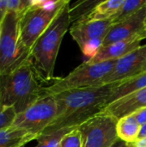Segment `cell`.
<instances>
[{
	"label": "cell",
	"mask_w": 146,
	"mask_h": 147,
	"mask_svg": "<svg viewBox=\"0 0 146 147\" xmlns=\"http://www.w3.org/2000/svg\"><path fill=\"white\" fill-rule=\"evenodd\" d=\"M16 116L17 114L15 109L5 106L0 96V130L11 127L14 124Z\"/></svg>",
	"instance_id": "21"
},
{
	"label": "cell",
	"mask_w": 146,
	"mask_h": 147,
	"mask_svg": "<svg viewBox=\"0 0 146 147\" xmlns=\"http://www.w3.org/2000/svg\"><path fill=\"white\" fill-rule=\"evenodd\" d=\"M76 127H65L52 132H42L36 139L34 147H59L64 137Z\"/></svg>",
	"instance_id": "18"
},
{
	"label": "cell",
	"mask_w": 146,
	"mask_h": 147,
	"mask_svg": "<svg viewBox=\"0 0 146 147\" xmlns=\"http://www.w3.org/2000/svg\"><path fill=\"white\" fill-rule=\"evenodd\" d=\"M133 115L135 116L136 120L141 126L145 125L146 123V108L141 109L137 112L133 113Z\"/></svg>",
	"instance_id": "25"
},
{
	"label": "cell",
	"mask_w": 146,
	"mask_h": 147,
	"mask_svg": "<svg viewBox=\"0 0 146 147\" xmlns=\"http://www.w3.org/2000/svg\"></svg>",
	"instance_id": "35"
},
{
	"label": "cell",
	"mask_w": 146,
	"mask_h": 147,
	"mask_svg": "<svg viewBox=\"0 0 146 147\" xmlns=\"http://www.w3.org/2000/svg\"><path fill=\"white\" fill-rule=\"evenodd\" d=\"M112 25L110 19L89 20L83 16L72 24L70 28V34L78 47H81L89 40L96 39L104 40Z\"/></svg>",
	"instance_id": "11"
},
{
	"label": "cell",
	"mask_w": 146,
	"mask_h": 147,
	"mask_svg": "<svg viewBox=\"0 0 146 147\" xmlns=\"http://www.w3.org/2000/svg\"><path fill=\"white\" fill-rule=\"evenodd\" d=\"M144 37H145V39H146V29L144 31Z\"/></svg>",
	"instance_id": "32"
},
{
	"label": "cell",
	"mask_w": 146,
	"mask_h": 147,
	"mask_svg": "<svg viewBox=\"0 0 146 147\" xmlns=\"http://www.w3.org/2000/svg\"><path fill=\"white\" fill-rule=\"evenodd\" d=\"M145 39L143 34L120 40L113 44H110L107 47H102L96 56L89 59V61L93 63L109 61V60H117L120 59L133 51L136 50L140 47V42Z\"/></svg>",
	"instance_id": "13"
},
{
	"label": "cell",
	"mask_w": 146,
	"mask_h": 147,
	"mask_svg": "<svg viewBox=\"0 0 146 147\" xmlns=\"http://www.w3.org/2000/svg\"><path fill=\"white\" fill-rule=\"evenodd\" d=\"M59 147H83V137L78 127L72 129L64 137Z\"/></svg>",
	"instance_id": "22"
},
{
	"label": "cell",
	"mask_w": 146,
	"mask_h": 147,
	"mask_svg": "<svg viewBox=\"0 0 146 147\" xmlns=\"http://www.w3.org/2000/svg\"><path fill=\"white\" fill-rule=\"evenodd\" d=\"M116 60L93 63L84 61L65 78H57L49 86H45L43 94L55 95L63 91L101 85V81L108 76L115 65Z\"/></svg>",
	"instance_id": "5"
},
{
	"label": "cell",
	"mask_w": 146,
	"mask_h": 147,
	"mask_svg": "<svg viewBox=\"0 0 146 147\" xmlns=\"http://www.w3.org/2000/svg\"><path fill=\"white\" fill-rule=\"evenodd\" d=\"M71 23L70 1L63 5L46 30L30 50L29 60L42 84L55 81L54 68L63 38Z\"/></svg>",
	"instance_id": "2"
},
{
	"label": "cell",
	"mask_w": 146,
	"mask_h": 147,
	"mask_svg": "<svg viewBox=\"0 0 146 147\" xmlns=\"http://www.w3.org/2000/svg\"><path fill=\"white\" fill-rule=\"evenodd\" d=\"M131 147H146V137L143 139H138L131 144Z\"/></svg>",
	"instance_id": "27"
},
{
	"label": "cell",
	"mask_w": 146,
	"mask_h": 147,
	"mask_svg": "<svg viewBox=\"0 0 146 147\" xmlns=\"http://www.w3.org/2000/svg\"><path fill=\"white\" fill-rule=\"evenodd\" d=\"M146 72V59L145 61L143 63V65H141V67L139 68V70L138 71V72L136 73V75L135 76H137V75H139V74H142V73H145ZM134 77V76H133Z\"/></svg>",
	"instance_id": "29"
},
{
	"label": "cell",
	"mask_w": 146,
	"mask_h": 147,
	"mask_svg": "<svg viewBox=\"0 0 146 147\" xmlns=\"http://www.w3.org/2000/svg\"><path fill=\"white\" fill-rule=\"evenodd\" d=\"M125 0L101 1L85 17L89 20H108L114 16L121 8Z\"/></svg>",
	"instance_id": "17"
},
{
	"label": "cell",
	"mask_w": 146,
	"mask_h": 147,
	"mask_svg": "<svg viewBox=\"0 0 146 147\" xmlns=\"http://www.w3.org/2000/svg\"><path fill=\"white\" fill-rule=\"evenodd\" d=\"M145 59L146 44L117 59L112 71L101 81V85L120 83L135 76Z\"/></svg>",
	"instance_id": "9"
},
{
	"label": "cell",
	"mask_w": 146,
	"mask_h": 147,
	"mask_svg": "<svg viewBox=\"0 0 146 147\" xmlns=\"http://www.w3.org/2000/svg\"><path fill=\"white\" fill-rule=\"evenodd\" d=\"M7 0H0V22H3L4 17L8 13L7 9Z\"/></svg>",
	"instance_id": "26"
},
{
	"label": "cell",
	"mask_w": 146,
	"mask_h": 147,
	"mask_svg": "<svg viewBox=\"0 0 146 147\" xmlns=\"http://www.w3.org/2000/svg\"><path fill=\"white\" fill-rule=\"evenodd\" d=\"M111 147H131V144L126 143V142L119 139Z\"/></svg>",
	"instance_id": "28"
},
{
	"label": "cell",
	"mask_w": 146,
	"mask_h": 147,
	"mask_svg": "<svg viewBox=\"0 0 146 147\" xmlns=\"http://www.w3.org/2000/svg\"><path fill=\"white\" fill-rule=\"evenodd\" d=\"M118 120L102 111L78 127L83 137V147H111L118 140Z\"/></svg>",
	"instance_id": "8"
},
{
	"label": "cell",
	"mask_w": 146,
	"mask_h": 147,
	"mask_svg": "<svg viewBox=\"0 0 146 147\" xmlns=\"http://www.w3.org/2000/svg\"><path fill=\"white\" fill-rule=\"evenodd\" d=\"M141 127L142 126L138 122L133 114L120 118L118 120L116 126L118 138L132 144L139 139Z\"/></svg>",
	"instance_id": "16"
},
{
	"label": "cell",
	"mask_w": 146,
	"mask_h": 147,
	"mask_svg": "<svg viewBox=\"0 0 146 147\" xmlns=\"http://www.w3.org/2000/svg\"><path fill=\"white\" fill-rule=\"evenodd\" d=\"M146 108V88L136 90L108 104L104 111L119 120Z\"/></svg>",
	"instance_id": "12"
},
{
	"label": "cell",
	"mask_w": 146,
	"mask_h": 147,
	"mask_svg": "<svg viewBox=\"0 0 146 147\" xmlns=\"http://www.w3.org/2000/svg\"><path fill=\"white\" fill-rule=\"evenodd\" d=\"M146 137V123L145 125L142 126L141 127V131H140V134H139V139H143V138H145Z\"/></svg>",
	"instance_id": "30"
},
{
	"label": "cell",
	"mask_w": 146,
	"mask_h": 147,
	"mask_svg": "<svg viewBox=\"0 0 146 147\" xmlns=\"http://www.w3.org/2000/svg\"><path fill=\"white\" fill-rule=\"evenodd\" d=\"M44 87L29 59L14 71L0 75L1 99L17 115L26 111L41 96Z\"/></svg>",
	"instance_id": "3"
},
{
	"label": "cell",
	"mask_w": 146,
	"mask_h": 147,
	"mask_svg": "<svg viewBox=\"0 0 146 147\" xmlns=\"http://www.w3.org/2000/svg\"><path fill=\"white\" fill-rule=\"evenodd\" d=\"M21 147H26L25 146H21Z\"/></svg>",
	"instance_id": "34"
},
{
	"label": "cell",
	"mask_w": 146,
	"mask_h": 147,
	"mask_svg": "<svg viewBox=\"0 0 146 147\" xmlns=\"http://www.w3.org/2000/svg\"><path fill=\"white\" fill-rule=\"evenodd\" d=\"M145 29H146V16H145Z\"/></svg>",
	"instance_id": "33"
},
{
	"label": "cell",
	"mask_w": 146,
	"mask_h": 147,
	"mask_svg": "<svg viewBox=\"0 0 146 147\" xmlns=\"http://www.w3.org/2000/svg\"><path fill=\"white\" fill-rule=\"evenodd\" d=\"M8 12L22 15L32 4V0H7Z\"/></svg>",
	"instance_id": "24"
},
{
	"label": "cell",
	"mask_w": 146,
	"mask_h": 147,
	"mask_svg": "<svg viewBox=\"0 0 146 147\" xmlns=\"http://www.w3.org/2000/svg\"><path fill=\"white\" fill-rule=\"evenodd\" d=\"M20 18L21 15L9 11L0 22V75L14 71L29 59L30 50L21 40Z\"/></svg>",
	"instance_id": "4"
},
{
	"label": "cell",
	"mask_w": 146,
	"mask_h": 147,
	"mask_svg": "<svg viewBox=\"0 0 146 147\" xmlns=\"http://www.w3.org/2000/svg\"><path fill=\"white\" fill-rule=\"evenodd\" d=\"M146 5V0H125L119 11L110 18L112 24H116L132 16Z\"/></svg>",
	"instance_id": "19"
},
{
	"label": "cell",
	"mask_w": 146,
	"mask_h": 147,
	"mask_svg": "<svg viewBox=\"0 0 146 147\" xmlns=\"http://www.w3.org/2000/svg\"><path fill=\"white\" fill-rule=\"evenodd\" d=\"M118 83L63 91L53 95L57 102V117L43 132L65 127H77L104 111Z\"/></svg>",
	"instance_id": "1"
},
{
	"label": "cell",
	"mask_w": 146,
	"mask_h": 147,
	"mask_svg": "<svg viewBox=\"0 0 146 147\" xmlns=\"http://www.w3.org/2000/svg\"><path fill=\"white\" fill-rule=\"evenodd\" d=\"M145 16L146 5L125 21L112 25L103 40L102 47L140 34L144 35Z\"/></svg>",
	"instance_id": "10"
},
{
	"label": "cell",
	"mask_w": 146,
	"mask_h": 147,
	"mask_svg": "<svg viewBox=\"0 0 146 147\" xmlns=\"http://www.w3.org/2000/svg\"><path fill=\"white\" fill-rule=\"evenodd\" d=\"M57 117V102L53 95H45L31 105L26 111L17 115L12 126L19 127L37 137Z\"/></svg>",
	"instance_id": "6"
},
{
	"label": "cell",
	"mask_w": 146,
	"mask_h": 147,
	"mask_svg": "<svg viewBox=\"0 0 146 147\" xmlns=\"http://www.w3.org/2000/svg\"><path fill=\"white\" fill-rule=\"evenodd\" d=\"M103 39H96L85 42L80 48L83 54L89 59H94L102 47Z\"/></svg>",
	"instance_id": "23"
},
{
	"label": "cell",
	"mask_w": 146,
	"mask_h": 147,
	"mask_svg": "<svg viewBox=\"0 0 146 147\" xmlns=\"http://www.w3.org/2000/svg\"><path fill=\"white\" fill-rule=\"evenodd\" d=\"M144 88H146V72L123 80L118 83L114 89L108 105L123 96H126V95Z\"/></svg>",
	"instance_id": "15"
},
{
	"label": "cell",
	"mask_w": 146,
	"mask_h": 147,
	"mask_svg": "<svg viewBox=\"0 0 146 147\" xmlns=\"http://www.w3.org/2000/svg\"><path fill=\"white\" fill-rule=\"evenodd\" d=\"M43 3L44 0H32L31 6L21 15V40L28 50H31L36 40L50 26L63 7L50 10L44 6Z\"/></svg>",
	"instance_id": "7"
},
{
	"label": "cell",
	"mask_w": 146,
	"mask_h": 147,
	"mask_svg": "<svg viewBox=\"0 0 146 147\" xmlns=\"http://www.w3.org/2000/svg\"><path fill=\"white\" fill-rule=\"evenodd\" d=\"M99 3L98 1H81L76 3L73 7H71V22H76L78 19L86 16L90 11Z\"/></svg>",
	"instance_id": "20"
},
{
	"label": "cell",
	"mask_w": 146,
	"mask_h": 147,
	"mask_svg": "<svg viewBox=\"0 0 146 147\" xmlns=\"http://www.w3.org/2000/svg\"><path fill=\"white\" fill-rule=\"evenodd\" d=\"M32 140H36L34 135L15 126L0 130V147H21Z\"/></svg>",
	"instance_id": "14"
},
{
	"label": "cell",
	"mask_w": 146,
	"mask_h": 147,
	"mask_svg": "<svg viewBox=\"0 0 146 147\" xmlns=\"http://www.w3.org/2000/svg\"><path fill=\"white\" fill-rule=\"evenodd\" d=\"M1 33H2V26H1V23H0V38H1Z\"/></svg>",
	"instance_id": "31"
}]
</instances>
